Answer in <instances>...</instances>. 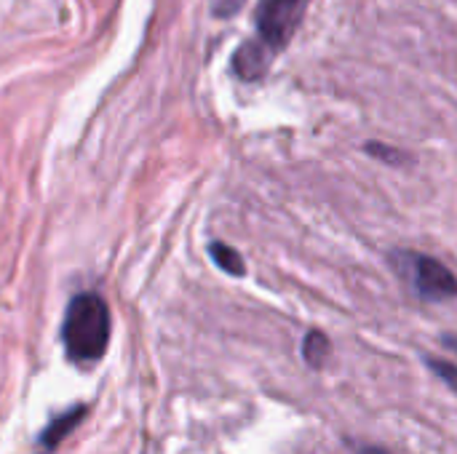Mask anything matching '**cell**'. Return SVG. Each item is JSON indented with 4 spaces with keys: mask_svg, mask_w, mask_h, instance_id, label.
Returning a JSON list of instances; mask_svg holds the SVG:
<instances>
[{
    "mask_svg": "<svg viewBox=\"0 0 457 454\" xmlns=\"http://www.w3.org/2000/svg\"><path fill=\"white\" fill-rule=\"evenodd\" d=\"M110 332L112 318L107 302L94 292L75 294L67 305L62 324V343L67 359L72 364H96L110 345Z\"/></svg>",
    "mask_w": 457,
    "mask_h": 454,
    "instance_id": "1",
    "label": "cell"
},
{
    "mask_svg": "<svg viewBox=\"0 0 457 454\" xmlns=\"http://www.w3.org/2000/svg\"><path fill=\"white\" fill-rule=\"evenodd\" d=\"M388 262L420 302L457 300V276L442 260L418 249H394Z\"/></svg>",
    "mask_w": 457,
    "mask_h": 454,
    "instance_id": "2",
    "label": "cell"
},
{
    "mask_svg": "<svg viewBox=\"0 0 457 454\" xmlns=\"http://www.w3.org/2000/svg\"><path fill=\"white\" fill-rule=\"evenodd\" d=\"M311 0H260L254 11L257 35L254 40L278 56L297 35Z\"/></svg>",
    "mask_w": 457,
    "mask_h": 454,
    "instance_id": "3",
    "label": "cell"
},
{
    "mask_svg": "<svg viewBox=\"0 0 457 454\" xmlns=\"http://www.w3.org/2000/svg\"><path fill=\"white\" fill-rule=\"evenodd\" d=\"M273 54L268 51V48H262L254 37L252 40H246L236 54H233V72H236V78H241V80H246V83H254V80H262L265 75H268V70H270V64H273Z\"/></svg>",
    "mask_w": 457,
    "mask_h": 454,
    "instance_id": "4",
    "label": "cell"
},
{
    "mask_svg": "<svg viewBox=\"0 0 457 454\" xmlns=\"http://www.w3.org/2000/svg\"><path fill=\"white\" fill-rule=\"evenodd\" d=\"M300 351H303L305 367L313 369V372H321L329 364V359H332V340L321 329H308L305 337H303V348Z\"/></svg>",
    "mask_w": 457,
    "mask_h": 454,
    "instance_id": "5",
    "label": "cell"
},
{
    "mask_svg": "<svg viewBox=\"0 0 457 454\" xmlns=\"http://www.w3.org/2000/svg\"><path fill=\"white\" fill-rule=\"evenodd\" d=\"M83 415H86V407H75V409H70L67 415H59V417L40 433V450H43V452H54V450L64 442V436L72 433V428L80 423Z\"/></svg>",
    "mask_w": 457,
    "mask_h": 454,
    "instance_id": "6",
    "label": "cell"
},
{
    "mask_svg": "<svg viewBox=\"0 0 457 454\" xmlns=\"http://www.w3.org/2000/svg\"><path fill=\"white\" fill-rule=\"evenodd\" d=\"M209 254H212L214 265H217L222 273L236 276V278L246 276V262H244V257H241L233 246H228V244H222V241H214V244L209 246Z\"/></svg>",
    "mask_w": 457,
    "mask_h": 454,
    "instance_id": "7",
    "label": "cell"
},
{
    "mask_svg": "<svg viewBox=\"0 0 457 454\" xmlns=\"http://www.w3.org/2000/svg\"><path fill=\"white\" fill-rule=\"evenodd\" d=\"M364 153H367L370 158L380 161V163H388V166H410V163H415L412 153H407V150H402V147H396V144L378 142V139L364 142Z\"/></svg>",
    "mask_w": 457,
    "mask_h": 454,
    "instance_id": "8",
    "label": "cell"
},
{
    "mask_svg": "<svg viewBox=\"0 0 457 454\" xmlns=\"http://www.w3.org/2000/svg\"><path fill=\"white\" fill-rule=\"evenodd\" d=\"M423 361H426V367L434 372V377L442 380V383L457 396V364L447 361V359H439V356H423Z\"/></svg>",
    "mask_w": 457,
    "mask_h": 454,
    "instance_id": "9",
    "label": "cell"
},
{
    "mask_svg": "<svg viewBox=\"0 0 457 454\" xmlns=\"http://www.w3.org/2000/svg\"><path fill=\"white\" fill-rule=\"evenodd\" d=\"M244 3L246 0H212V13L217 19H230L244 8Z\"/></svg>",
    "mask_w": 457,
    "mask_h": 454,
    "instance_id": "10",
    "label": "cell"
},
{
    "mask_svg": "<svg viewBox=\"0 0 457 454\" xmlns=\"http://www.w3.org/2000/svg\"><path fill=\"white\" fill-rule=\"evenodd\" d=\"M345 447L353 454H394L386 447H378V444H361V442H353V439H345Z\"/></svg>",
    "mask_w": 457,
    "mask_h": 454,
    "instance_id": "11",
    "label": "cell"
},
{
    "mask_svg": "<svg viewBox=\"0 0 457 454\" xmlns=\"http://www.w3.org/2000/svg\"><path fill=\"white\" fill-rule=\"evenodd\" d=\"M439 343H442V348H447V351H453L457 356V334H453V332H447V334H442L439 337Z\"/></svg>",
    "mask_w": 457,
    "mask_h": 454,
    "instance_id": "12",
    "label": "cell"
}]
</instances>
